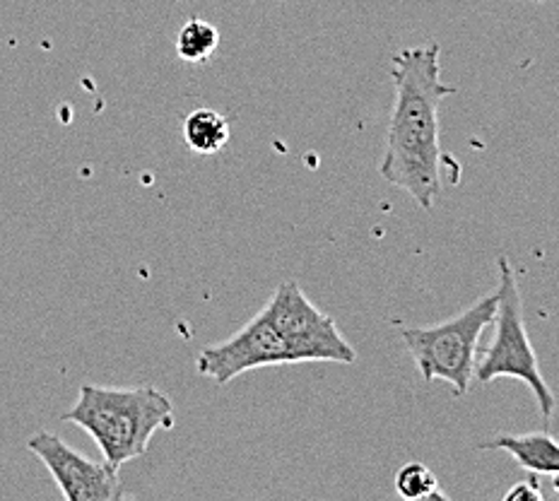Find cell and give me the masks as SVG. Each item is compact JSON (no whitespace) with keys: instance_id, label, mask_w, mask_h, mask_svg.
<instances>
[{"instance_id":"obj_3","label":"cell","mask_w":559,"mask_h":501,"mask_svg":"<svg viewBox=\"0 0 559 501\" xmlns=\"http://www.w3.org/2000/svg\"><path fill=\"white\" fill-rule=\"evenodd\" d=\"M499 293L485 295L453 317L437 325L403 329V343L425 383L444 381L456 395H465L477 365V343L487 325L495 323Z\"/></svg>"},{"instance_id":"obj_9","label":"cell","mask_w":559,"mask_h":501,"mask_svg":"<svg viewBox=\"0 0 559 501\" xmlns=\"http://www.w3.org/2000/svg\"><path fill=\"white\" fill-rule=\"evenodd\" d=\"M183 140L195 155H215L229 143V123L215 109H195L183 121Z\"/></svg>"},{"instance_id":"obj_1","label":"cell","mask_w":559,"mask_h":501,"mask_svg":"<svg viewBox=\"0 0 559 501\" xmlns=\"http://www.w3.org/2000/svg\"><path fill=\"white\" fill-rule=\"evenodd\" d=\"M395 99L379 174L405 191L423 210H432L441 193L444 153L439 145V107L453 95L441 77L439 44L413 46L393 58Z\"/></svg>"},{"instance_id":"obj_4","label":"cell","mask_w":559,"mask_h":501,"mask_svg":"<svg viewBox=\"0 0 559 501\" xmlns=\"http://www.w3.org/2000/svg\"><path fill=\"white\" fill-rule=\"evenodd\" d=\"M499 267V307L495 317V337L483 357H477L475 377L480 383H492L497 379H519L533 391L540 415L550 419L555 415L557 398L540 371L538 355L523 323V299L516 283V273L504 253L497 259Z\"/></svg>"},{"instance_id":"obj_5","label":"cell","mask_w":559,"mask_h":501,"mask_svg":"<svg viewBox=\"0 0 559 501\" xmlns=\"http://www.w3.org/2000/svg\"><path fill=\"white\" fill-rule=\"evenodd\" d=\"M263 313L285 343L301 362H331V365H355L357 353L337 331L335 321L311 305L307 295L295 279L275 289L271 301L263 307Z\"/></svg>"},{"instance_id":"obj_12","label":"cell","mask_w":559,"mask_h":501,"mask_svg":"<svg viewBox=\"0 0 559 501\" xmlns=\"http://www.w3.org/2000/svg\"><path fill=\"white\" fill-rule=\"evenodd\" d=\"M504 499L507 501H543V492H540V487H538V482L533 480H526V482H519L516 487H511L509 492L504 494Z\"/></svg>"},{"instance_id":"obj_6","label":"cell","mask_w":559,"mask_h":501,"mask_svg":"<svg viewBox=\"0 0 559 501\" xmlns=\"http://www.w3.org/2000/svg\"><path fill=\"white\" fill-rule=\"evenodd\" d=\"M198 371L213 379L217 386L247 374V371L275 365H297V357L263 309L225 343L207 345L195 359Z\"/></svg>"},{"instance_id":"obj_2","label":"cell","mask_w":559,"mask_h":501,"mask_svg":"<svg viewBox=\"0 0 559 501\" xmlns=\"http://www.w3.org/2000/svg\"><path fill=\"white\" fill-rule=\"evenodd\" d=\"M95 439L104 461L119 470L123 463L140 458L162 429H174V405L155 386L107 389L83 383L78 401L63 415Z\"/></svg>"},{"instance_id":"obj_11","label":"cell","mask_w":559,"mask_h":501,"mask_svg":"<svg viewBox=\"0 0 559 501\" xmlns=\"http://www.w3.org/2000/svg\"><path fill=\"white\" fill-rule=\"evenodd\" d=\"M395 492L403 499H447L444 492H439L437 475L427 468L425 463H405L403 468L395 473Z\"/></svg>"},{"instance_id":"obj_13","label":"cell","mask_w":559,"mask_h":501,"mask_svg":"<svg viewBox=\"0 0 559 501\" xmlns=\"http://www.w3.org/2000/svg\"><path fill=\"white\" fill-rule=\"evenodd\" d=\"M552 489H555V492L559 494V473H555V475H552Z\"/></svg>"},{"instance_id":"obj_10","label":"cell","mask_w":559,"mask_h":501,"mask_svg":"<svg viewBox=\"0 0 559 501\" xmlns=\"http://www.w3.org/2000/svg\"><path fill=\"white\" fill-rule=\"evenodd\" d=\"M219 46V32L205 20H189L177 37V53L186 63H207Z\"/></svg>"},{"instance_id":"obj_7","label":"cell","mask_w":559,"mask_h":501,"mask_svg":"<svg viewBox=\"0 0 559 501\" xmlns=\"http://www.w3.org/2000/svg\"><path fill=\"white\" fill-rule=\"evenodd\" d=\"M27 449L37 456L66 501H119L123 499L119 470L111 468L107 461H92L75 449H70L63 439L51 432H37Z\"/></svg>"},{"instance_id":"obj_8","label":"cell","mask_w":559,"mask_h":501,"mask_svg":"<svg viewBox=\"0 0 559 501\" xmlns=\"http://www.w3.org/2000/svg\"><path fill=\"white\" fill-rule=\"evenodd\" d=\"M485 451H507L523 470L533 475L559 473V441L547 432L528 434H499L483 444Z\"/></svg>"}]
</instances>
